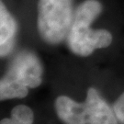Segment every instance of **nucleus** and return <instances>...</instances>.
<instances>
[{
    "label": "nucleus",
    "instance_id": "nucleus-1",
    "mask_svg": "<svg viewBox=\"0 0 124 124\" xmlns=\"http://www.w3.org/2000/svg\"><path fill=\"white\" fill-rule=\"evenodd\" d=\"M54 108L64 124H119L113 108L95 87L87 89L84 102L59 96L54 101Z\"/></svg>",
    "mask_w": 124,
    "mask_h": 124
},
{
    "label": "nucleus",
    "instance_id": "nucleus-2",
    "mask_svg": "<svg viewBox=\"0 0 124 124\" xmlns=\"http://www.w3.org/2000/svg\"><path fill=\"white\" fill-rule=\"evenodd\" d=\"M74 16L71 0H39L37 27L41 40L56 45L67 39Z\"/></svg>",
    "mask_w": 124,
    "mask_h": 124
},
{
    "label": "nucleus",
    "instance_id": "nucleus-3",
    "mask_svg": "<svg viewBox=\"0 0 124 124\" xmlns=\"http://www.w3.org/2000/svg\"><path fill=\"white\" fill-rule=\"evenodd\" d=\"M91 23L74 19L67 37V44L75 55L89 56L97 49L107 48L112 42V35L107 30H93Z\"/></svg>",
    "mask_w": 124,
    "mask_h": 124
},
{
    "label": "nucleus",
    "instance_id": "nucleus-4",
    "mask_svg": "<svg viewBox=\"0 0 124 124\" xmlns=\"http://www.w3.org/2000/svg\"><path fill=\"white\" fill-rule=\"evenodd\" d=\"M7 73L29 88H36L42 83L43 67L40 58L31 51L23 50L19 52L11 61Z\"/></svg>",
    "mask_w": 124,
    "mask_h": 124
},
{
    "label": "nucleus",
    "instance_id": "nucleus-5",
    "mask_svg": "<svg viewBox=\"0 0 124 124\" xmlns=\"http://www.w3.org/2000/svg\"><path fill=\"white\" fill-rule=\"evenodd\" d=\"M29 94V87L18 82L17 80L6 75L0 78V101L23 98Z\"/></svg>",
    "mask_w": 124,
    "mask_h": 124
},
{
    "label": "nucleus",
    "instance_id": "nucleus-6",
    "mask_svg": "<svg viewBox=\"0 0 124 124\" xmlns=\"http://www.w3.org/2000/svg\"><path fill=\"white\" fill-rule=\"evenodd\" d=\"M18 24L6 5L0 0V44L17 35Z\"/></svg>",
    "mask_w": 124,
    "mask_h": 124
},
{
    "label": "nucleus",
    "instance_id": "nucleus-7",
    "mask_svg": "<svg viewBox=\"0 0 124 124\" xmlns=\"http://www.w3.org/2000/svg\"><path fill=\"white\" fill-rule=\"evenodd\" d=\"M34 112L26 105H18L11 110L10 118L0 120V124H33Z\"/></svg>",
    "mask_w": 124,
    "mask_h": 124
},
{
    "label": "nucleus",
    "instance_id": "nucleus-8",
    "mask_svg": "<svg viewBox=\"0 0 124 124\" xmlns=\"http://www.w3.org/2000/svg\"><path fill=\"white\" fill-rule=\"evenodd\" d=\"M112 108L119 124H124V92L116 99Z\"/></svg>",
    "mask_w": 124,
    "mask_h": 124
},
{
    "label": "nucleus",
    "instance_id": "nucleus-9",
    "mask_svg": "<svg viewBox=\"0 0 124 124\" xmlns=\"http://www.w3.org/2000/svg\"><path fill=\"white\" fill-rule=\"evenodd\" d=\"M15 44H16V36L9 39L4 43L0 44V57H5L10 54L15 47Z\"/></svg>",
    "mask_w": 124,
    "mask_h": 124
}]
</instances>
